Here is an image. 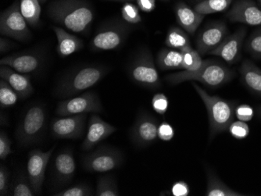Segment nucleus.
<instances>
[{
    "label": "nucleus",
    "instance_id": "nucleus-1",
    "mask_svg": "<svg viewBox=\"0 0 261 196\" xmlns=\"http://www.w3.org/2000/svg\"><path fill=\"white\" fill-rule=\"evenodd\" d=\"M48 15L70 32L85 34L90 29L95 13L83 0H57L49 6Z\"/></svg>",
    "mask_w": 261,
    "mask_h": 196
},
{
    "label": "nucleus",
    "instance_id": "nucleus-2",
    "mask_svg": "<svg viewBox=\"0 0 261 196\" xmlns=\"http://www.w3.org/2000/svg\"><path fill=\"white\" fill-rule=\"evenodd\" d=\"M236 76V71L218 61L206 60L200 69L195 71H182L169 74L165 80L176 86L186 81H199L211 89H218L230 82Z\"/></svg>",
    "mask_w": 261,
    "mask_h": 196
},
{
    "label": "nucleus",
    "instance_id": "nucleus-3",
    "mask_svg": "<svg viewBox=\"0 0 261 196\" xmlns=\"http://www.w3.org/2000/svg\"><path fill=\"white\" fill-rule=\"evenodd\" d=\"M193 86L203 100L207 110L210 124L209 139L211 142L218 134L228 131L230 125L234 121L236 102L219 96H211L196 83H193Z\"/></svg>",
    "mask_w": 261,
    "mask_h": 196
},
{
    "label": "nucleus",
    "instance_id": "nucleus-4",
    "mask_svg": "<svg viewBox=\"0 0 261 196\" xmlns=\"http://www.w3.org/2000/svg\"><path fill=\"white\" fill-rule=\"evenodd\" d=\"M108 69L103 66L86 65L70 71L61 80L56 89L57 97L70 98L82 91L90 89L100 81Z\"/></svg>",
    "mask_w": 261,
    "mask_h": 196
},
{
    "label": "nucleus",
    "instance_id": "nucleus-5",
    "mask_svg": "<svg viewBox=\"0 0 261 196\" xmlns=\"http://www.w3.org/2000/svg\"><path fill=\"white\" fill-rule=\"evenodd\" d=\"M45 106L35 104L29 107L23 114L16 131V138L18 144L22 147H27L37 143L45 129Z\"/></svg>",
    "mask_w": 261,
    "mask_h": 196
},
{
    "label": "nucleus",
    "instance_id": "nucleus-6",
    "mask_svg": "<svg viewBox=\"0 0 261 196\" xmlns=\"http://www.w3.org/2000/svg\"><path fill=\"white\" fill-rule=\"evenodd\" d=\"M128 74L135 83L146 89H158L162 86L153 57L148 49L139 52L129 67Z\"/></svg>",
    "mask_w": 261,
    "mask_h": 196
},
{
    "label": "nucleus",
    "instance_id": "nucleus-7",
    "mask_svg": "<svg viewBox=\"0 0 261 196\" xmlns=\"http://www.w3.org/2000/svg\"><path fill=\"white\" fill-rule=\"evenodd\" d=\"M0 34L20 42H26L32 38L29 24L20 11L19 0L1 13Z\"/></svg>",
    "mask_w": 261,
    "mask_h": 196
},
{
    "label": "nucleus",
    "instance_id": "nucleus-8",
    "mask_svg": "<svg viewBox=\"0 0 261 196\" xmlns=\"http://www.w3.org/2000/svg\"><path fill=\"white\" fill-rule=\"evenodd\" d=\"M123 162L124 156L119 149L102 146L96 151L85 156L82 165L89 172L105 173L120 167Z\"/></svg>",
    "mask_w": 261,
    "mask_h": 196
},
{
    "label": "nucleus",
    "instance_id": "nucleus-9",
    "mask_svg": "<svg viewBox=\"0 0 261 196\" xmlns=\"http://www.w3.org/2000/svg\"><path fill=\"white\" fill-rule=\"evenodd\" d=\"M130 32V24L115 22L102 27L90 42L93 51H108L119 48L124 44Z\"/></svg>",
    "mask_w": 261,
    "mask_h": 196
},
{
    "label": "nucleus",
    "instance_id": "nucleus-10",
    "mask_svg": "<svg viewBox=\"0 0 261 196\" xmlns=\"http://www.w3.org/2000/svg\"><path fill=\"white\" fill-rule=\"evenodd\" d=\"M101 112H102V106L100 99L93 92H86L81 96L61 101L56 110L57 115L61 117Z\"/></svg>",
    "mask_w": 261,
    "mask_h": 196
},
{
    "label": "nucleus",
    "instance_id": "nucleus-11",
    "mask_svg": "<svg viewBox=\"0 0 261 196\" xmlns=\"http://www.w3.org/2000/svg\"><path fill=\"white\" fill-rule=\"evenodd\" d=\"M158 120L150 114L142 112L138 115L130 130V140L137 147L150 146L158 137Z\"/></svg>",
    "mask_w": 261,
    "mask_h": 196
},
{
    "label": "nucleus",
    "instance_id": "nucleus-12",
    "mask_svg": "<svg viewBox=\"0 0 261 196\" xmlns=\"http://www.w3.org/2000/svg\"><path fill=\"white\" fill-rule=\"evenodd\" d=\"M55 148V146H53L46 152L42 151L40 149H34L29 153L28 176L35 194H42L45 170Z\"/></svg>",
    "mask_w": 261,
    "mask_h": 196
},
{
    "label": "nucleus",
    "instance_id": "nucleus-13",
    "mask_svg": "<svg viewBox=\"0 0 261 196\" xmlns=\"http://www.w3.org/2000/svg\"><path fill=\"white\" fill-rule=\"evenodd\" d=\"M87 114L55 118L51 123L53 136L57 139H77L85 131Z\"/></svg>",
    "mask_w": 261,
    "mask_h": 196
},
{
    "label": "nucleus",
    "instance_id": "nucleus-14",
    "mask_svg": "<svg viewBox=\"0 0 261 196\" xmlns=\"http://www.w3.org/2000/svg\"><path fill=\"white\" fill-rule=\"evenodd\" d=\"M45 57L38 51H25L5 57L0 61L1 65L8 66L21 74H32L40 71Z\"/></svg>",
    "mask_w": 261,
    "mask_h": 196
},
{
    "label": "nucleus",
    "instance_id": "nucleus-15",
    "mask_svg": "<svg viewBox=\"0 0 261 196\" xmlns=\"http://www.w3.org/2000/svg\"><path fill=\"white\" fill-rule=\"evenodd\" d=\"M228 34L226 24L222 21L213 22L199 32L196 39V50L201 55L209 54L216 49Z\"/></svg>",
    "mask_w": 261,
    "mask_h": 196
},
{
    "label": "nucleus",
    "instance_id": "nucleus-16",
    "mask_svg": "<svg viewBox=\"0 0 261 196\" xmlns=\"http://www.w3.org/2000/svg\"><path fill=\"white\" fill-rule=\"evenodd\" d=\"M246 33V27H240L234 33L227 36L216 49L210 52V55L221 57L230 65L238 62L241 57L242 48Z\"/></svg>",
    "mask_w": 261,
    "mask_h": 196
},
{
    "label": "nucleus",
    "instance_id": "nucleus-17",
    "mask_svg": "<svg viewBox=\"0 0 261 196\" xmlns=\"http://www.w3.org/2000/svg\"><path fill=\"white\" fill-rule=\"evenodd\" d=\"M226 17L233 23L261 26V10L253 0H236Z\"/></svg>",
    "mask_w": 261,
    "mask_h": 196
},
{
    "label": "nucleus",
    "instance_id": "nucleus-18",
    "mask_svg": "<svg viewBox=\"0 0 261 196\" xmlns=\"http://www.w3.org/2000/svg\"><path fill=\"white\" fill-rule=\"evenodd\" d=\"M76 164L70 149H64L56 156L53 165V178L57 186H64L71 181L75 173Z\"/></svg>",
    "mask_w": 261,
    "mask_h": 196
},
{
    "label": "nucleus",
    "instance_id": "nucleus-19",
    "mask_svg": "<svg viewBox=\"0 0 261 196\" xmlns=\"http://www.w3.org/2000/svg\"><path fill=\"white\" fill-rule=\"evenodd\" d=\"M117 128L106 122L97 114H92L89 121V129L82 148L84 151H89L102 140L114 134Z\"/></svg>",
    "mask_w": 261,
    "mask_h": 196
},
{
    "label": "nucleus",
    "instance_id": "nucleus-20",
    "mask_svg": "<svg viewBox=\"0 0 261 196\" xmlns=\"http://www.w3.org/2000/svg\"><path fill=\"white\" fill-rule=\"evenodd\" d=\"M0 77L15 90L20 99H26L33 92L31 77L27 74L17 72L8 66L1 65Z\"/></svg>",
    "mask_w": 261,
    "mask_h": 196
},
{
    "label": "nucleus",
    "instance_id": "nucleus-21",
    "mask_svg": "<svg viewBox=\"0 0 261 196\" xmlns=\"http://www.w3.org/2000/svg\"><path fill=\"white\" fill-rule=\"evenodd\" d=\"M176 18L180 27L189 35H193L203 22L205 15L196 12L185 3H177L174 7Z\"/></svg>",
    "mask_w": 261,
    "mask_h": 196
},
{
    "label": "nucleus",
    "instance_id": "nucleus-22",
    "mask_svg": "<svg viewBox=\"0 0 261 196\" xmlns=\"http://www.w3.org/2000/svg\"><path fill=\"white\" fill-rule=\"evenodd\" d=\"M239 71L245 87L255 96L261 98V69L254 63L246 59L240 65Z\"/></svg>",
    "mask_w": 261,
    "mask_h": 196
},
{
    "label": "nucleus",
    "instance_id": "nucleus-23",
    "mask_svg": "<svg viewBox=\"0 0 261 196\" xmlns=\"http://www.w3.org/2000/svg\"><path fill=\"white\" fill-rule=\"evenodd\" d=\"M52 29L57 36V52L59 55L64 58L74 52H79L83 48V42L79 38L68 33L62 27L52 26Z\"/></svg>",
    "mask_w": 261,
    "mask_h": 196
},
{
    "label": "nucleus",
    "instance_id": "nucleus-24",
    "mask_svg": "<svg viewBox=\"0 0 261 196\" xmlns=\"http://www.w3.org/2000/svg\"><path fill=\"white\" fill-rule=\"evenodd\" d=\"M206 196H244L245 194L234 191L224 184L211 168H206Z\"/></svg>",
    "mask_w": 261,
    "mask_h": 196
},
{
    "label": "nucleus",
    "instance_id": "nucleus-25",
    "mask_svg": "<svg viewBox=\"0 0 261 196\" xmlns=\"http://www.w3.org/2000/svg\"><path fill=\"white\" fill-rule=\"evenodd\" d=\"M156 64L161 71L183 70L182 52L174 49H162L158 52Z\"/></svg>",
    "mask_w": 261,
    "mask_h": 196
},
{
    "label": "nucleus",
    "instance_id": "nucleus-26",
    "mask_svg": "<svg viewBox=\"0 0 261 196\" xmlns=\"http://www.w3.org/2000/svg\"><path fill=\"white\" fill-rule=\"evenodd\" d=\"M20 7L29 25L32 27H39L41 16L39 0H20Z\"/></svg>",
    "mask_w": 261,
    "mask_h": 196
},
{
    "label": "nucleus",
    "instance_id": "nucleus-27",
    "mask_svg": "<svg viewBox=\"0 0 261 196\" xmlns=\"http://www.w3.org/2000/svg\"><path fill=\"white\" fill-rule=\"evenodd\" d=\"M165 45L171 49L181 51L192 46L186 31L178 27H171L166 36Z\"/></svg>",
    "mask_w": 261,
    "mask_h": 196
},
{
    "label": "nucleus",
    "instance_id": "nucleus-28",
    "mask_svg": "<svg viewBox=\"0 0 261 196\" xmlns=\"http://www.w3.org/2000/svg\"><path fill=\"white\" fill-rule=\"evenodd\" d=\"M234 0H202L195 5L196 12L203 15L216 14L226 10Z\"/></svg>",
    "mask_w": 261,
    "mask_h": 196
},
{
    "label": "nucleus",
    "instance_id": "nucleus-29",
    "mask_svg": "<svg viewBox=\"0 0 261 196\" xmlns=\"http://www.w3.org/2000/svg\"><path fill=\"white\" fill-rule=\"evenodd\" d=\"M182 52V68L185 71H197L204 64L200 54L192 46L181 51Z\"/></svg>",
    "mask_w": 261,
    "mask_h": 196
},
{
    "label": "nucleus",
    "instance_id": "nucleus-30",
    "mask_svg": "<svg viewBox=\"0 0 261 196\" xmlns=\"http://www.w3.org/2000/svg\"><path fill=\"white\" fill-rule=\"evenodd\" d=\"M97 196H119L115 179L111 175H102L98 178L96 194Z\"/></svg>",
    "mask_w": 261,
    "mask_h": 196
},
{
    "label": "nucleus",
    "instance_id": "nucleus-31",
    "mask_svg": "<svg viewBox=\"0 0 261 196\" xmlns=\"http://www.w3.org/2000/svg\"><path fill=\"white\" fill-rule=\"evenodd\" d=\"M9 194L12 196L35 195V194L32 189V185H31L29 176H26L24 173H21L14 181Z\"/></svg>",
    "mask_w": 261,
    "mask_h": 196
},
{
    "label": "nucleus",
    "instance_id": "nucleus-32",
    "mask_svg": "<svg viewBox=\"0 0 261 196\" xmlns=\"http://www.w3.org/2000/svg\"><path fill=\"white\" fill-rule=\"evenodd\" d=\"M18 95L13 88L4 79L0 80V106L2 108L10 107L17 103Z\"/></svg>",
    "mask_w": 261,
    "mask_h": 196
},
{
    "label": "nucleus",
    "instance_id": "nucleus-33",
    "mask_svg": "<svg viewBox=\"0 0 261 196\" xmlns=\"http://www.w3.org/2000/svg\"><path fill=\"white\" fill-rule=\"evenodd\" d=\"M245 50L255 59L261 60V26L246 39Z\"/></svg>",
    "mask_w": 261,
    "mask_h": 196
},
{
    "label": "nucleus",
    "instance_id": "nucleus-34",
    "mask_svg": "<svg viewBox=\"0 0 261 196\" xmlns=\"http://www.w3.org/2000/svg\"><path fill=\"white\" fill-rule=\"evenodd\" d=\"M121 16L123 20L129 24H137L142 20L139 14V7L132 3H126L121 8Z\"/></svg>",
    "mask_w": 261,
    "mask_h": 196
},
{
    "label": "nucleus",
    "instance_id": "nucleus-35",
    "mask_svg": "<svg viewBox=\"0 0 261 196\" xmlns=\"http://www.w3.org/2000/svg\"><path fill=\"white\" fill-rule=\"evenodd\" d=\"M96 193L94 192L90 186L86 184H76L71 188L63 190L61 192L54 194L55 196H92L95 195Z\"/></svg>",
    "mask_w": 261,
    "mask_h": 196
},
{
    "label": "nucleus",
    "instance_id": "nucleus-36",
    "mask_svg": "<svg viewBox=\"0 0 261 196\" xmlns=\"http://www.w3.org/2000/svg\"><path fill=\"white\" fill-rule=\"evenodd\" d=\"M228 131L236 139H244L250 134V128L244 121H233Z\"/></svg>",
    "mask_w": 261,
    "mask_h": 196
},
{
    "label": "nucleus",
    "instance_id": "nucleus-37",
    "mask_svg": "<svg viewBox=\"0 0 261 196\" xmlns=\"http://www.w3.org/2000/svg\"><path fill=\"white\" fill-rule=\"evenodd\" d=\"M168 106H169V101L168 97L163 93H158L152 97V106L154 111L164 115L168 111Z\"/></svg>",
    "mask_w": 261,
    "mask_h": 196
},
{
    "label": "nucleus",
    "instance_id": "nucleus-38",
    "mask_svg": "<svg viewBox=\"0 0 261 196\" xmlns=\"http://www.w3.org/2000/svg\"><path fill=\"white\" fill-rule=\"evenodd\" d=\"M234 114L239 121L247 122V121H250L253 119V116H254V110L249 105H240L236 107Z\"/></svg>",
    "mask_w": 261,
    "mask_h": 196
},
{
    "label": "nucleus",
    "instance_id": "nucleus-39",
    "mask_svg": "<svg viewBox=\"0 0 261 196\" xmlns=\"http://www.w3.org/2000/svg\"><path fill=\"white\" fill-rule=\"evenodd\" d=\"M13 153L11 149V141L4 131L0 133V159L4 160Z\"/></svg>",
    "mask_w": 261,
    "mask_h": 196
},
{
    "label": "nucleus",
    "instance_id": "nucleus-40",
    "mask_svg": "<svg viewBox=\"0 0 261 196\" xmlns=\"http://www.w3.org/2000/svg\"><path fill=\"white\" fill-rule=\"evenodd\" d=\"M174 137V129L168 122H163L158 127V137L164 142H169Z\"/></svg>",
    "mask_w": 261,
    "mask_h": 196
},
{
    "label": "nucleus",
    "instance_id": "nucleus-41",
    "mask_svg": "<svg viewBox=\"0 0 261 196\" xmlns=\"http://www.w3.org/2000/svg\"><path fill=\"white\" fill-rule=\"evenodd\" d=\"M10 189L8 171L4 165L1 164L0 166V195H8Z\"/></svg>",
    "mask_w": 261,
    "mask_h": 196
},
{
    "label": "nucleus",
    "instance_id": "nucleus-42",
    "mask_svg": "<svg viewBox=\"0 0 261 196\" xmlns=\"http://www.w3.org/2000/svg\"><path fill=\"white\" fill-rule=\"evenodd\" d=\"M190 189L187 183L185 181H177L173 184L171 188V193L174 196H188Z\"/></svg>",
    "mask_w": 261,
    "mask_h": 196
},
{
    "label": "nucleus",
    "instance_id": "nucleus-43",
    "mask_svg": "<svg viewBox=\"0 0 261 196\" xmlns=\"http://www.w3.org/2000/svg\"><path fill=\"white\" fill-rule=\"evenodd\" d=\"M138 7L145 13H151L156 9L155 0H136Z\"/></svg>",
    "mask_w": 261,
    "mask_h": 196
},
{
    "label": "nucleus",
    "instance_id": "nucleus-44",
    "mask_svg": "<svg viewBox=\"0 0 261 196\" xmlns=\"http://www.w3.org/2000/svg\"><path fill=\"white\" fill-rule=\"evenodd\" d=\"M13 46H14V43H12L8 39H4V38L0 39V51H1V53L8 52L13 48Z\"/></svg>",
    "mask_w": 261,
    "mask_h": 196
},
{
    "label": "nucleus",
    "instance_id": "nucleus-45",
    "mask_svg": "<svg viewBox=\"0 0 261 196\" xmlns=\"http://www.w3.org/2000/svg\"><path fill=\"white\" fill-rule=\"evenodd\" d=\"M256 113H257L258 117L261 119V105L258 106L257 109H256Z\"/></svg>",
    "mask_w": 261,
    "mask_h": 196
},
{
    "label": "nucleus",
    "instance_id": "nucleus-46",
    "mask_svg": "<svg viewBox=\"0 0 261 196\" xmlns=\"http://www.w3.org/2000/svg\"><path fill=\"white\" fill-rule=\"evenodd\" d=\"M110 1H117V2H129V1H133V0H110Z\"/></svg>",
    "mask_w": 261,
    "mask_h": 196
},
{
    "label": "nucleus",
    "instance_id": "nucleus-47",
    "mask_svg": "<svg viewBox=\"0 0 261 196\" xmlns=\"http://www.w3.org/2000/svg\"><path fill=\"white\" fill-rule=\"evenodd\" d=\"M47 0H39V2L40 4H44V3L46 2Z\"/></svg>",
    "mask_w": 261,
    "mask_h": 196
},
{
    "label": "nucleus",
    "instance_id": "nucleus-48",
    "mask_svg": "<svg viewBox=\"0 0 261 196\" xmlns=\"http://www.w3.org/2000/svg\"><path fill=\"white\" fill-rule=\"evenodd\" d=\"M161 1H164V2H168L169 0H161Z\"/></svg>",
    "mask_w": 261,
    "mask_h": 196
},
{
    "label": "nucleus",
    "instance_id": "nucleus-49",
    "mask_svg": "<svg viewBox=\"0 0 261 196\" xmlns=\"http://www.w3.org/2000/svg\"><path fill=\"white\" fill-rule=\"evenodd\" d=\"M258 1H259V5L261 6V0H258Z\"/></svg>",
    "mask_w": 261,
    "mask_h": 196
},
{
    "label": "nucleus",
    "instance_id": "nucleus-50",
    "mask_svg": "<svg viewBox=\"0 0 261 196\" xmlns=\"http://www.w3.org/2000/svg\"><path fill=\"white\" fill-rule=\"evenodd\" d=\"M196 1H197V2H199V1H202V0H196Z\"/></svg>",
    "mask_w": 261,
    "mask_h": 196
}]
</instances>
